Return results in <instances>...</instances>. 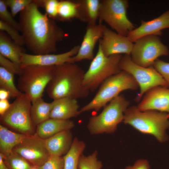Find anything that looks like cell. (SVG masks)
Returning a JSON list of instances; mask_svg holds the SVG:
<instances>
[{
	"mask_svg": "<svg viewBox=\"0 0 169 169\" xmlns=\"http://www.w3.org/2000/svg\"><path fill=\"white\" fill-rule=\"evenodd\" d=\"M3 158L9 169H31L32 166L24 158L13 151L7 156H3Z\"/></svg>",
	"mask_w": 169,
	"mask_h": 169,
	"instance_id": "28",
	"label": "cell"
},
{
	"mask_svg": "<svg viewBox=\"0 0 169 169\" xmlns=\"http://www.w3.org/2000/svg\"><path fill=\"white\" fill-rule=\"evenodd\" d=\"M0 169H9L5 163L3 155L0 153Z\"/></svg>",
	"mask_w": 169,
	"mask_h": 169,
	"instance_id": "40",
	"label": "cell"
},
{
	"mask_svg": "<svg viewBox=\"0 0 169 169\" xmlns=\"http://www.w3.org/2000/svg\"><path fill=\"white\" fill-rule=\"evenodd\" d=\"M119 66L121 70L130 74L138 84L140 91L136 98L137 101H140L144 94L153 87L157 86H169L153 66L145 67L138 65L132 61L131 55L125 54L122 56Z\"/></svg>",
	"mask_w": 169,
	"mask_h": 169,
	"instance_id": "10",
	"label": "cell"
},
{
	"mask_svg": "<svg viewBox=\"0 0 169 169\" xmlns=\"http://www.w3.org/2000/svg\"><path fill=\"white\" fill-rule=\"evenodd\" d=\"M63 156L50 155L47 160L38 169H64Z\"/></svg>",
	"mask_w": 169,
	"mask_h": 169,
	"instance_id": "34",
	"label": "cell"
},
{
	"mask_svg": "<svg viewBox=\"0 0 169 169\" xmlns=\"http://www.w3.org/2000/svg\"><path fill=\"white\" fill-rule=\"evenodd\" d=\"M53 105V101L48 103L45 101L42 98L38 99L32 102L30 114L34 126H37L50 118Z\"/></svg>",
	"mask_w": 169,
	"mask_h": 169,
	"instance_id": "23",
	"label": "cell"
},
{
	"mask_svg": "<svg viewBox=\"0 0 169 169\" xmlns=\"http://www.w3.org/2000/svg\"><path fill=\"white\" fill-rule=\"evenodd\" d=\"M85 72L75 63L67 62L54 66L52 78L45 89L48 95L53 100L87 97L90 91L83 85Z\"/></svg>",
	"mask_w": 169,
	"mask_h": 169,
	"instance_id": "2",
	"label": "cell"
},
{
	"mask_svg": "<svg viewBox=\"0 0 169 169\" xmlns=\"http://www.w3.org/2000/svg\"><path fill=\"white\" fill-rule=\"evenodd\" d=\"M153 66L169 85V63L157 59Z\"/></svg>",
	"mask_w": 169,
	"mask_h": 169,
	"instance_id": "36",
	"label": "cell"
},
{
	"mask_svg": "<svg viewBox=\"0 0 169 169\" xmlns=\"http://www.w3.org/2000/svg\"><path fill=\"white\" fill-rule=\"evenodd\" d=\"M74 125V122L69 120L49 118L37 126L35 134L44 140L62 131L70 130Z\"/></svg>",
	"mask_w": 169,
	"mask_h": 169,
	"instance_id": "20",
	"label": "cell"
},
{
	"mask_svg": "<svg viewBox=\"0 0 169 169\" xmlns=\"http://www.w3.org/2000/svg\"><path fill=\"white\" fill-rule=\"evenodd\" d=\"M106 28L100 22L98 23H88L78 52L72 57V63H75L84 59L92 60L93 59L95 45L102 38Z\"/></svg>",
	"mask_w": 169,
	"mask_h": 169,
	"instance_id": "13",
	"label": "cell"
},
{
	"mask_svg": "<svg viewBox=\"0 0 169 169\" xmlns=\"http://www.w3.org/2000/svg\"><path fill=\"white\" fill-rule=\"evenodd\" d=\"M130 103L123 95L115 98L100 114L90 118L87 127L90 133L97 134L114 132L118 125L123 121L125 112Z\"/></svg>",
	"mask_w": 169,
	"mask_h": 169,
	"instance_id": "5",
	"label": "cell"
},
{
	"mask_svg": "<svg viewBox=\"0 0 169 169\" xmlns=\"http://www.w3.org/2000/svg\"><path fill=\"white\" fill-rule=\"evenodd\" d=\"M121 54L105 56L98 46L95 55L85 72L83 85L90 91L94 92L99 88L105 80L119 73V63Z\"/></svg>",
	"mask_w": 169,
	"mask_h": 169,
	"instance_id": "6",
	"label": "cell"
},
{
	"mask_svg": "<svg viewBox=\"0 0 169 169\" xmlns=\"http://www.w3.org/2000/svg\"><path fill=\"white\" fill-rule=\"evenodd\" d=\"M97 154V151L87 156L82 154L79 159L78 169H101L102 164L98 160Z\"/></svg>",
	"mask_w": 169,
	"mask_h": 169,
	"instance_id": "29",
	"label": "cell"
},
{
	"mask_svg": "<svg viewBox=\"0 0 169 169\" xmlns=\"http://www.w3.org/2000/svg\"><path fill=\"white\" fill-rule=\"evenodd\" d=\"M79 47V45H76L67 52L57 54L36 55L23 53L22 55L21 67L29 65L52 66L71 63L72 57L77 54Z\"/></svg>",
	"mask_w": 169,
	"mask_h": 169,
	"instance_id": "15",
	"label": "cell"
},
{
	"mask_svg": "<svg viewBox=\"0 0 169 169\" xmlns=\"http://www.w3.org/2000/svg\"><path fill=\"white\" fill-rule=\"evenodd\" d=\"M33 0H4L6 4L10 10V12L14 18L19 13L24 10Z\"/></svg>",
	"mask_w": 169,
	"mask_h": 169,
	"instance_id": "33",
	"label": "cell"
},
{
	"mask_svg": "<svg viewBox=\"0 0 169 169\" xmlns=\"http://www.w3.org/2000/svg\"><path fill=\"white\" fill-rule=\"evenodd\" d=\"M85 147L84 143L75 138L68 152L63 156L64 169H78L79 158Z\"/></svg>",
	"mask_w": 169,
	"mask_h": 169,
	"instance_id": "24",
	"label": "cell"
},
{
	"mask_svg": "<svg viewBox=\"0 0 169 169\" xmlns=\"http://www.w3.org/2000/svg\"><path fill=\"white\" fill-rule=\"evenodd\" d=\"M80 10L79 19L88 23H96L99 18L101 1L85 0L80 1Z\"/></svg>",
	"mask_w": 169,
	"mask_h": 169,
	"instance_id": "25",
	"label": "cell"
},
{
	"mask_svg": "<svg viewBox=\"0 0 169 169\" xmlns=\"http://www.w3.org/2000/svg\"><path fill=\"white\" fill-rule=\"evenodd\" d=\"M166 113L156 110L141 111L136 106L128 108L124 113L123 122L140 132L153 136L160 142L168 139L166 131L169 128Z\"/></svg>",
	"mask_w": 169,
	"mask_h": 169,
	"instance_id": "3",
	"label": "cell"
},
{
	"mask_svg": "<svg viewBox=\"0 0 169 169\" xmlns=\"http://www.w3.org/2000/svg\"><path fill=\"white\" fill-rule=\"evenodd\" d=\"M0 20L10 25L20 32L21 28L18 22L17 21L14 19L11 12L8 11V7L4 0H0Z\"/></svg>",
	"mask_w": 169,
	"mask_h": 169,
	"instance_id": "32",
	"label": "cell"
},
{
	"mask_svg": "<svg viewBox=\"0 0 169 169\" xmlns=\"http://www.w3.org/2000/svg\"><path fill=\"white\" fill-rule=\"evenodd\" d=\"M135 43L131 56L132 61L140 66H152L158 57L169 54L168 48L161 42L158 36H145Z\"/></svg>",
	"mask_w": 169,
	"mask_h": 169,
	"instance_id": "11",
	"label": "cell"
},
{
	"mask_svg": "<svg viewBox=\"0 0 169 169\" xmlns=\"http://www.w3.org/2000/svg\"><path fill=\"white\" fill-rule=\"evenodd\" d=\"M31 103L24 94L16 98L7 111L0 116L2 125L20 133L28 136L34 135V125L30 114Z\"/></svg>",
	"mask_w": 169,
	"mask_h": 169,
	"instance_id": "9",
	"label": "cell"
},
{
	"mask_svg": "<svg viewBox=\"0 0 169 169\" xmlns=\"http://www.w3.org/2000/svg\"><path fill=\"white\" fill-rule=\"evenodd\" d=\"M0 30L6 32L17 44L22 46L24 45L23 38L19 31L0 19Z\"/></svg>",
	"mask_w": 169,
	"mask_h": 169,
	"instance_id": "31",
	"label": "cell"
},
{
	"mask_svg": "<svg viewBox=\"0 0 169 169\" xmlns=\"http://www.w3.org/2000/svg\"><path fill=\"white\" fill-rule=\"evenodd\" d=\"M27 136L13 132L5 126L0 125V151L3 157L7 156L13 148Z\"/></svg>",
	"mask_w": 169,
	"mask_h": 169,
	"instance_id": "22",
	"label": "cell"
},
{
	"mask_svg": "<svg viewBox=\"0 0 169 169\" xmlns=\"http://www.w3.org/2000/svg\"><path fill=\"white\" fill-rule=\"evenodd\" d=\"M54 66L29 65L22 67L18 75V88L31 102L42 98L52 78Z\"/></svg>",
	"mask_w": 169,
	"mask_h": 169,
	"instance_id": "7",
	"label": "cell"
},
{
	"mask_svg": "<svg viewBox=\"0 0 169 169\" xmlns=\"http://www.w3.org/2000/svg\"><path fill=\"white\" fill-rule=\"evenodd\" d=\"M167 117L168 118H169V113L167 114Z\"/></svg>",
	"mask_w": 169,
	"mask_h": 169,
	"instance_id": "42",
	"label": "cell"
},
{
	"mask_svg": "<svg viewBox=\"0 0 169 169\" xmlns=\"http://www.w3.org/2000/svg\"><path fill=\"white\" fill-rule=\"evenodd\" d=\"M11 97V96L9 91L4 89H0V100H8Z\"/></svg>",
	"mask_w": 169,
	"mask_h": 169,
	"instance_id": "39",
	"label": "cell"
},
{
	"mask_svg": "<svg viewBox=\"0 0 169 169\" xmlns=\"http://www.w3.org/2000/svg\"><path fill=\"white\" fill-rule=\"evenodd\" d=\"M8 100H0V116L4 114L9 109L10 105Z\"/></svg>",
	"mask_w": 169,
	"mask_h": 169,
	"instance_id": "38",
	"label": "cell"
},
{
	"mask_svg": "<svg viewBox=\"0 0 169 169\" xmlns=\"http://www.w3.org/2000/svg\"><path fill=\"white\" fill-rule=\"evenodd\" d=\"M0 65L1 66L13 74L18 75L22 67L21 64L13 62L0 54Z\"/></svg>",
	"mask_w": 169,
	"mask_h": 169,
	"instance_id": "35",
	"label": "cell"
},
{
	"mask_svg": "<svg viewBox=\"0 0 169 169\" xmlns=\"http://www.w3.org/2000/svg\"><path fill=\"white\" fill-rule=\"evenodd\" d=\"M12 151L24 158L32 166L38 167L43 165L50 155L44 140L35 134L27 136L13 148Z\"/></svg>",
	"mask_w": 169,
	"mask_h": 169,
	"instance_id": "12",
	"label": "cell"
},
{
	"mask_svg": "<svg viewBox=\"0 0 169 169\" xmlns=\"http://www.w3.org/2000/svg\"><path fill=\"white\" fill-rule=\"evenodd\" d=\"M39 7L44 8L46 14L50 18H57L59 1L57 0H35Z\"/></svg>",
	"mask_w": 169,
	"mask_h": 169,
	"instance_id": "30",
	"label": "cell"
},
{
	"mask_svg": "<svg viewBox=\"0 0 169 169\" xmlns=\"http://www.w3.org/2000/svg\"><path fill=\"white\" fill-rule=\"evenodd\" d=\"M35 0L19 13V23L24 45L34 54H52L66 36L54 19L39 10Z\"/></svg>",
	"mask_w": 169,
	"mask_h": 169,
	"instance_id": "1",
	"label": "cell"
},
{
	"mask_svg": "<svg viewBox=\"0 0 169 169\" xmlns=\"http://www.w3.org/2000/svg\"><path fill=\"white\" fill-rule=\"evenodd\" d=\"M99 43V46L107 56L122 53L131 55L134 45L127 36L120 35L106 27Z\"/></svg>",
	"mask_w": 169,
	"mask_h": 169,
	"instance_id": "14",
	"label": "cell"
},
{
	"mask_svg": "<svg viewBox=\"0 0 169 169\" xmlns=\"http://www.w3.org/2000/svg\"><path fill=\"white\" fill-rule=\"evenodd\" d=\"M31 169H38V167L35 166H32Z\"/></svg>",
	"mask_w": 169,
	"mask_h": 169,
	"instance_id": "41",
	"label": "cell"
},
{
	"mask_svg": "<svg viewBox=\"0 0 169 169\" xmlns=\"http://www.w3.org/2000/svg\"><path fill=\"white\" fill-rule=\"evenodd\" d=\"M137 105L141 111L156 110L169 113V89L157 86L147 91Z\"/></svg>",
	"mask_w": 169,
	"mask_h": 169,
	"instance_id": "16",
	"label": "cell"
},
{
	"mask_svg": "<svg viewBox=\"0 0 169 169\" xmlns=\"http://www.w3.org/2000/svg\"><path fill=\"white\" fill-rule=\"evenodd\" d=\"M129 6L126 0L101 1L99 14V22L104 21L116 33L124 36L135 27L126 15Z\"/></svg>",
	"mask_w": 169,
	"mask_h": 169,
	"instance_id": "8",
	"label": "cell"
},
{
	"mask_svg": "<svg viewBox=\"0 0 169 169\" xmlns=\"http://www.w3.org/2000/svg\"><path fill=\"white\" fill-rule=\"evenodd\" d=\"M169 28V9L158 17L149 21H141V25L130 32L127 36L132 43L143 37L161 36V30Z\"/></svg>",
	"mask_w": 169,
	"mask_h": 169,
	"instance_id": "17",
	"label": "cell"
},
{
	"mask_svg": "<svg viewBox=\"0 0 169 169\" xmlns=\"http://www.w3.org/2000/svg\"><path fill=\"white\" fill-rule=\"evenodd\" d=\"M0 88L9 91L11 97L16 98L23 94L15 84L14 74L1 66H0Z\"/></svg>",
	"mask_w": 169,
	"mask_h": 169,
	"instance_id": "27",
	"label": "cell"
},
{
	"mask_svg": "<svg viewBox=\"0 0 169 169\" xmlns=\"http://www.w3.org/2000/svg\"><path fill=\"white\" fill-rule=\"evenodd\" d=\"M125 169H150L148 161L145 159L137 160L132 166H126Z\"/></svg>",
	"mask_w": 169,
	"mask_h": 169,
	"instance_id": "37",
	"label": "cell"
},
{
	"mask_svg": "<svg viewBox=\"0 0 169 169\" xmlns=\"http://www.w3.org/2000/svg\"><path fill=\"white\" fill-rule=\"evenodd\" d=\"M50 118L68 120L80 113L77 99L67 97L53 100Z\"/></svg>",
	"mask_w": 169,
	"mask_h": 169,
	"instance_id": "18",
	"label": "cell"
},
{
	"mask_svg": "<svg viewBox=\"0 0 169 169\" xmlns=\"http://www.w3.org/2000/svg\"><path fill=\"white\" fill-rule=\"evenodd\" d=\"M81 3L79 1L63 0L59 1L57 18L63 21L79 18Z\"/></svg>",
	"mask_w": 169,
	"mask_h": 169,
	"instance_id": "26",
	"label": "cell"
},
{
	"mask_svg": "<svg viewBox=\"0 0 169 169\" xmlns=\"http://www.w3.org/2000/svg\"><path fill=\"white\" fill-rule=\"evenodd\" d=\"M70 130L60 132L44 140L45 146L50 155L62 156L69 150L73 141Z\"/></svg>",
	"mask_w": 169,
	"mask_h": 169,
	"instance_id": "19",
	"label": "cell"
},
{
	"mask_svg": "<svg viewBox=\"0 0 169 169\" xmlns=\"http://www.w3.org/2000/svg\"><path fill=\"white\" fill-rule=\"evenodd\" d=\"M137 82L129 73L121 70L105 80L100 85L94 98L79 110L80 113L90 110L98 111L126 90H136Z\"/></svg>",
	"mask_w": 169,
	"mask_h": 169,
	"instance_id": "4",
	"label": "cell"
},
{
	"mask_svg": "<svg viewBox=\"0 0 169 169\" xmlns=\"http://www.w3.org/2000/svg\"><path fill=\"white\" fill-rule=\"evenodd\" d=\"M5 32L0 31V54L11 61L21 64L22 54L25 53Z\"/></svg>",
	"mask_w": 169,
	"mask_h": 169,
	"instance_id": "21",
	"label": "cell"
}]
</instances>
